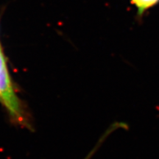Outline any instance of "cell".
<instances>
[{
	"label": "cell",
	"instance_id": "6da1fadb",
	"mask_svg": "<svg viewBox=\"0 0 159 159\" xmlns=\"http://www.w3.org/2000/svg\"><path fill=\"white\" fill-rule=\"evenodd\" d=\"M0 97L1 102L5 105L7 110L13 118L21 124L25 123V116L21 110V104L14 89L8 71L5 57L0 49Z\"/></svg>",
	"mask_w": 159,
	"mask_h": 159
},
{
	"label": "cell",
	"instance_id": "7a4b0ae2",
	"mask_svg": "<svg viewBox=\"0 0 159 159\" xmlns=\"http://www.w3.org/2000/svg\"><path fill=\"white\" fill-rule=\"evenodd\" d=\"M131 5L136 7L137 17L141 19L147 11L159 4V0H129Z\"/></svg>",
	"mask_w": 159,
	"mask_h": 159
},
{
	"label": "cell",
	"instance_id": "3957f363",
	"mask_svg": "<svg viewBox=\"0 0 159 159\" xmlns=\"http://www.w3.org/2000/svg\"><path fill=\"white\" fill-rule=\"evenodd\" d=\"M104 142H105V139L102 138V137H100L98 142H97L96 145H95V146L94 147V148H93L92 150H91L90 152H89V154L87 155L86 157H85L84 159H91V158H92V156H94V155L95 154V152H96L97 151L99 150V148L102 146V144H103V143H104Z\"/></svg>",
	"mask_w": 159,
	"mask_h": 159
},
{
	"label": "cell",
	"instance_id": "277c9868",
	"mask_svg": "<svg viewBox=\"0 0 159 159\" xmlns=\"http://www.w3.org/2000/svg\"><path fill=\"white\" fill-rule=\"evenodd\" d=\"M0 102H1V97H0Z\"/></svg>",
	"mask_w": 159,
	"mask_h": 159
}]
</instances>
